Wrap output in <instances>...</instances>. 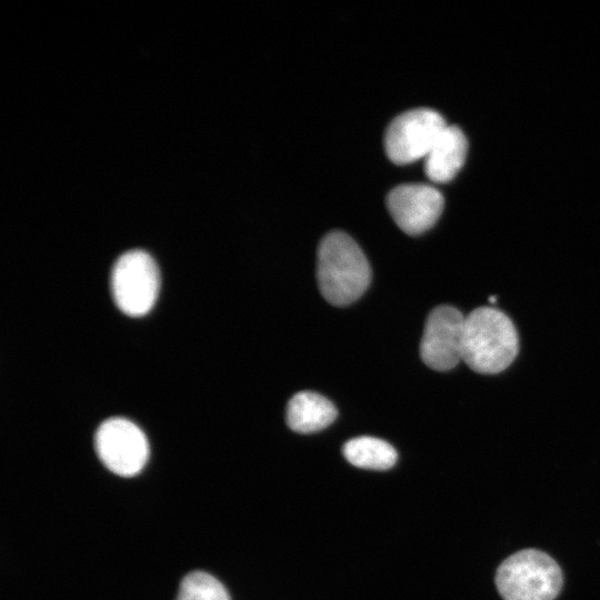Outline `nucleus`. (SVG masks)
Wrapping results in <instances>:
<instances>
[{
  "mask_svg": "<svg viewBox=\"0 0 600 600\" xmlns=\"http://www.w3.org/2000/svg\"><path fill=\"white\" fill-rule=\"evenodd\" d=\"M317 279L323 298L342 307L364 293L371 271L357 242L342 231H332L322 238L318 248Z\"/></svg>",
  "mask_w": 600,
  "mask_h": 600,
  "instance_id": "1",
  "label": "nucleus"
},
{
  "mask_svg": "<svg viewBox=\"0 0 600 600\" xmlns=\"http://www.w3.org/2000/svg\"><path fill=\"white\" fill-rule=\"evenodd\" d=\"M519 351V338L510 318L502 311L480 307L464 319L462 360L483 374L506 370Z\"/></svg>",
  "mask_w": 600,
  "mask_h": 600,
  "instance_id": "2",
  "label": "nucleus"
},
{
  "mask_svg": "<svg viewBox=\"0 0 600 600\" xmlns=\"http://www.w3.org/2000/svg\"><path fill=\"white\" fill-rule=\"evenodd\" d=\"M496 584L504 600H553L562 587V572L547 553L526 549L499 566Z\"/></svg>",
  "mask_w": 600,
  "mask_h": 600,
  "instance_id": "3",
  "label": "nucleus"
},
{
  "mask_svg": "<svg viewBox=\"0 0 600 600\" xmlns=\"http://www.w3.org/2000/svg\"><path fill=\"white\" fill-rule=\"evenodd\" d=\"M160 286L159 270L143 250H130L116 261L111 291L117 307L130 317H141L154 304Z\"/></svg>",
  "mask_w": 600,
  "mask_h": 600,
  "instance_id": "4",
  "label": "nucleus"
},
{
  "mask_svg": "<svg viewBox=\"0 0 600 600\" xmlns=\"http://www.w3.org/2000/svg\"><path fill=\"white\" fill-rule=\"evenodd\" d=\"M447 127L441 114L429 108H417L397 116L384 134L386 152L397 164L424 158Z\"/></svg>",
  "mask_w": 600,
  "mask_h": 600,
  "instance_id": "5",
  "label": "nucleus"
},
{
  "mask_svg": "<svg viewBox=\"0 0 600 600\" xmlns=\"http://www.w3.org/2000/svg\"><path fill=\"white\" fill-rule=\"evenodd\" d=\"M94 444L101 462L121 477L139 473L149 457L144 433L133 422L123 418L103 421L97 430Z\"/></svg>",
  "mask_w": 600,
  "mask_h": 600,
  "instance_id": "6",
  "label": "nucleus"
},
{
  "mask_svg": "<svg viewBox=\"0 0 600 600\" xmlns=\"http://www.w3.org/2000/svg\"><path fill=\"white\" fill-rule=\"evenodd\" d=\"M464 319L451 306H439L430 312L420 342V357L427 367L447 371L462 360Z\"/></svg>",
  "mask_w": 600,
  "mask_h": 600,
  "instance_id": "7",
  "label": "nucleus"
},
{
  "mask_svg": "<svg viewBox=\"0 0 600 600\" xmlns=\"http://www.w3.org/2000/svg\"><path fill=\"white\" fill-rule=\"evenodd\" d=\"M387 207L396 223L408 234L430 229L443 209L441 192L426 183H404L387 196Z\"/></svg>",
  "mask_w": 600,
  "mask_h": 600,
  "instance_id": "8",
  "label": "nucleus"
},
{
  "mask_svg": "<svg viewBox=\"0 0 600 600\" xmlns=\"http://www.w3.org/2000/svg\"><path fill=\"white\" fill-rule=\"evenodd\" d=\"M468 143L463 132L456 126L441 131L424 157V171L434 182L451 180L461 169Z\"/></svg>",
  "mask_w": 600,
  "mask_h": 600,
  "instance_id": "9",
  "label": "nucleus"
},
{
  "mask_svg": "<svg viewBox=\"0 0 600 600\" xmlns=\"http://www.w3.org/2000/svg\"><path fill=\"white\" fill-rule=\"evenodd\" d=\"M337 417L336 407L312 391L296 393L287 406V423L296 432L310 433L324 429Z\"/></svg>",
  "mask_w": 600,
  "mask_h": 600,
  "instance_id": "10",
  "label": "nucleus"
},
{
  "mask_svg": "<svg viewBox=\"0 0 600 600\" xmlns=\"http://www.w3.org/2000/svg\"><path fill=\"white\" fill-rule=\"evenodd\" d=\"M344 458L363 469L387 470L397 461L396 449L384 440L374 437H358L344 443Z\"/></svg>",
  "mask_w": 600,
  "mask_h": 600,
  "instance_id": "11",
  "label": "nucleus"
},
{
  "mask_svg": "<svg viewBox=\"0 0 600 600\" xmlns=\"http://www.w3.org/2000/svg\"><path fill=\"white\" fill-rule=\"evenodd\" d=\"M177 600H231L224 586L203 571L188 573L180 583Z\"/></svg>",
  "mask_w": 600,
  "mask_h": 600,
  "instance_id": "12",
  "label": "nucleus"
},
{
  "mask_svg": "<svg viewBox=\"0 0 600 600\" xmlns=\"http://www.w3.org/2000/svg\"><path fill=\"white\" fill-rule=\"evenodd\" d=\"M496 299H497L496 297H491L489 300H490L491 302H494Z\"/></svg>",
  "mask_w": 600,
  "mask_h": 600,
  "instance_id": "13",
  "label": "nucleus"
}]
</instances>
